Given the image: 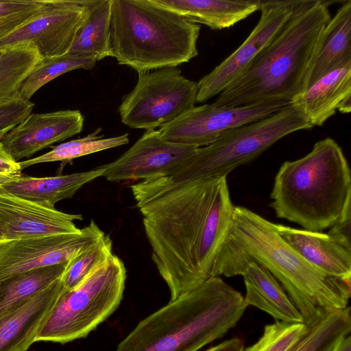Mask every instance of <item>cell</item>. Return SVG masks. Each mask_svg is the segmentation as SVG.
<instances>
[{"label": "cell", "instance_id": "20", "mask_svg": "<svg viewBox=\"0 0 351 351\" xmlns=\"http://www.w3.org/2000/svg\"><path fill=\"white\" fill-rule=\"evenodd\" d=\"M314 126H322L337 110H351V62L328 73L291 101Z\"/></svg>", "mask_w": 351, "mask_h": 351}, {"label": "cell", "instance_id": "2", "mask_svg": "<svg viewBox=\"0 0 351 351\" xmlns=\"http://www.w3.org/2000/svg\"><path fill=\"white\" fill-rule=\"evenodd\" d=\"M273 223L245 207L234 206L211 277L234 276L249 261L263 265L281 284L308 328L331 312L346 308L351 282L308 263L280 238Z\"/></svg>", "mask_w": 351, "mask_h": 351}, {"label": "cell", "instance_id": "29", "mask_svg": "<svg viewBox=\"0 0 351 351\" xmlns=\"http://www.w3.org/2000/svg\"><path fill=\"white\" fill-rule=\"evenodd\" d=\"M351 330L350 308L335 311L309 328L290 351H331Z\"/></svg>", "mask_w": 351, "mask_h": 351}, {"label": "cell", "instance_id": "7", "mask_svg": "<svg viewBox=\"0 0 351 351\" xmlns=\"http://www.w3.org/2000/svg\"><path fill=\"white\" fill-rule=\"evenodd\" d=\"M312 128L300 112L289 104L267 117L228 131L213 143L199 147L165 176L141 181L135 188L148 193L189 181L227 177L283 137Z\"/></svg>", "mask_w": 351, "mask_h": 351}, {"label": "cell", "instance_id": "11", "mask_svg": "<svg viewBox=\"0 0 351 351\" xmlns=\"http://www.w3.org/2000/svg\"><path fill=\"white\" fill-rule=\"evenodd\" d=\"M303 0H261V17L245 41L197 82L196 103L219 95L281 31Z\"/></svg>", "mask_w": 351, "mask_h": 351}, {"label": "cell", "instance_id": "3", "mask_svg": "<svg viewBox=\"0 0 351 351\" xmlns=\"http://www.w3.org/2000/svg\"><path fill=\"white\" fill-rule=\"evenodd\" d=\"M330 4V1L303 0L278 35L214 103L230 107L290 104L300 91L313 50L331 19Z\"/></svg>", "mask_w": 351, "mask_h": 351}, {"label": "cell", "instance_id": "23", "mask_svg": "<svg viewBox=\"0 0 351 351\" xmlns=\"http://www.w3.org/2000/svg\"><path fill=\"white\" fill-rule=\"evenodd\" d=\"M187 21L212 29L229 28L260 10L261 0H154Z\"/></svg>", "mask_w": 351, "mask_h": 351}, {"label": "cell", "instance_id": "37", "mask_svg": "<svg viewBox=\"0 0 351 351\" xmlns=\"http://www.w3.org/2000/svg\"><path fill=\"white\" fill-rule=\"evenodd\" d=\"M331 351H351V337L347 335L343 337Z\"/></svg>", "mask_w": 351, "mask_h": 351}, {"label": "cell", "instance_id": "13", "mask_svg": "<svg viewBox=\"0 0 351 351\" xmlns=\"http://www.w3.org/2000/svg\"><path fill=\"white\" fill-rule=\"evenodd\" d=\"M87 15L84 0H50L41 14L0 39V50L27 45L35 47L41 58L63 56Z\"/></svg>", "mask_w": 351, "mask_h": 351}, {"label": "cell", "instance_id": "38", "mask_svg": "<svg viewBox=\"0 0 351 351\" xmlns=\"http://www.w3.org/2000/svg\"><path fill=\"white\" fill-rule=\"evenodd\" d=\"M7 244L2 227L0 223V247Z\"/></svg>", "mask_w": 351, "mask_h": 351}, {"label": "cell", "instance_id": "35", "mask_svg": "<svg viewBox=\"0 0 351 351\" xmlns=\"http://www.w3.org/2000/svg\"><path fill=\"white\" fill-rule=\"evenodd\" d=\"M350 224L351 202L347 204L338 220L331 226L332 228L329 232L351 241Z\"/></svg>", "mask_w": 351, "mask_h": 351}, {"label": "cell", "instance_id": "24", "mask_svg": "<svg viewBox=\"0 0 351 351\" xmlns=\"http://www.w3.org/2000/svg\"><path fill=\"white\" fill-rule=\"evenodd\" d=\"M88 15L68 53L98 62L110 57V0H84Z\"/></svg>", "mask_w": 351, "mask_h": 351}, {"label": "cell", "instance_id": "39", "mask_svg": "<svg viewBox=\"0 0 351 351\" xmlns=\"http://www.w3.org/2000/svg\"><path fill=\"white\" fill-rule=\"evenodd\" d=\"M1 52H2V50H0V55H1Z\"/></svg>", "mask_w": 351, "mask_h": 351}, {"label": "cell", "instance_id": "30", "mask_svg": "<svg viewBox=\"0 0 351 351\" xmlns=\"http://www.w3.org/2000/svg\"><path fill=\"white\" fill-rule=\"evenodd\" d=\"M112 254V241L110 235L104 234L70 261L62 277L64 289L70 290L78 285Z\"/></svg>", "mask_w": 351, "mask_h": 351}, {"label": "cell", "instance_id": "19", "mask_svg": "<svg viewBox=\"0 0 351 351\" xmlns=\"http://www.w3.org/2000/svg\"><path fill=\"white\" fill-rule=\"evenodd\" d=\"M64 289L61 278L0 317V351H27Z\"/></svg>", "mask_w": 351, "mask_h": 351}, {"label": "cell", "instance_id": "6", "mask_svg": "<svg viewBox=\"0 0 351 351\" xmlns=\"http://www.w3.org/2000/svg\"><path fill=\"white\" fill-rule=\"evenodd\" d=\"M200 29L154 0H110V57L138 73L176 67L197 56Z\"/></svg>", "mask_w": 351, "mask_h": 351}, {"label": "cell", "instance_id": "36", "mask_svg": "<svg viewBox=\"0 0 351 351\" xmlns=\"http://www.w3.org/2000/svg\"><path fill=\"white\" fill-rule=\"evenodd\" d=\"M243 342L239 337H233L212 347L206 351H242Z\"/></svg>", "mask_w": 351, "mask_h": 351}, {"label": "cell", "instance_id": "10", "mask_svg": "<svg viewBox=\"0 0 351 351\" xmlns=\"http://www.w3.org/2000/svg\"><path fill=\"white\" fill-rule=\"evenodd\" d=\"M287 104L270 102L230 107L213 103L193 106L158 131L167 141L205 147L228 131L267 117Z\"/></svg>", "mask_w": 351, "mask_h": 351}, {"label": "cell", "instance_id": "1", "mask_svg": "<svg viewBox=\"0 0 351 351\" xmlns=\"http://www.w3.org/2000/svg\"><path fill=\"white\" fill-rule=\"evenodd\" d=\"M133 196L143 215L152 259L169 287L170 300L210 278L234 208L226 177Z\"/></svg>", "mask_w": 351, "mask_h": 351}, {"label": "cell", "instance_id": "27", "mask_svg": "<svg viewBox=\"0 0 351 351\" xmlns=\"http://www.w3.org/2000/svg\"><path fill=\"white\" fill-rule=\"evenodd\" d=\"M102 128H99L87 136L61 143L51 151L39 156L19 162L21 169L36 164L62 161L97 153L101 151L126 145L129 143L128 133L110 138L99 134Z\"/></svg>", "mask_w": 351, "mask_h": 351}, {"label": "cell", "instance_id": "32", "mask_svg": "<svg viewBox=\"0 0 351 351\" xmlns=\"http://www.w3.org/2000/svg\"><path fill=\"white\" fill-rule=\"evenodd\" d=\"M49 2L50 0L0 1V39L41 14Z\"/></svg>", "mask_w": 351, "mask_h": 351}, {"label": "cell", "instance_id": "14", "mask_svg": "<svg viewBox=\"0 0 351 351\" xmlns=\"http://www.w3.org/2000/svg\"><path fill=\"white\" fill-rule=\"evenodd\" d=\"M198 148L167 141L158 130L145 131L121 156L104 165L103 176L110 182L161 178L182 164Z\"/></svg>", "mask_w": 351, "mask_h": 351}, {"label": "cell", "instance_id": "28", "mask_svg": "<svg viewBox=\"0 0 351 351\" xmlns=\"http://www.w3.org/2000/svg\"><path fill=\"white\" fill-rule=\"evenodd\" d=\"M95 60L67 53L63 56L41 58L21 83L19 96L29 100L43 86L73 70H90L96 65Z\"/></svg>", "mask_w": 351, "mask_h": 351}, {"label": "cell", "instance_id": "34", "mask_svg": "<svg viewBox=\"0 0 351 351\" xmlns=\"http://www.w3.org/2000/svg\"><path fill=\"white\" fill-rule=\"evenodd\" d=\"M22 175L19 162L12 157L0 141V186Z\"/></svg>", "mask_w": 351, "mask_h": 351}, {"label": "cell", "instance_id": "8", "mask_svg": "<svg viewBox=\"0 0 351 351\" xmlns=\"http://www.w3.org/2000/svg\"><path fill=\"white\" fill-rule=\"evenodd\" d=\"M125 278L124 263L112 254L75 287L63 290L36 341L63 344L86 337L117 309Z\"/></svg>", "mask_w": 351, "mask_h": 351}, {"label": "cell", "instance_id": "16", "mask_svg": "<svg viewBox=\"0 0 351 351\" xmlns=\"http://www.w3.org/2000/svg\"><path fill=\"white\" fill-rule=\"evenodd\" d=\"M84 118L80 110H64L30 113L1 141L17 162L36 152L80 134Z\"/></svg>", "mask_w": 351, "mask_h": 351}, {"label": "cell", "instance_id": "5", "mask_svg": "<svg viewBox=\"0 0 351 351\" xmlns=\"http://www.w3.org/2000/svg\"><path fill=\"white\" fill-rule=\"evenodd\" d=\"M270 198L276 216L304 230L331 227L351 202V175L341 147L331 138L279 168Z\"/></svg>", "mask_w": 351, "mask_h": 351}, {"label": "cell", "instance_id": "15", "mask_svg": "<svg viewBox=\"0 0 351 351\" xmlns=\"http://www.w3.org/2000/svg\"><path fill=\"white\" fill-rule=\"evenodd\" d=\"M82 219L70 214L0 191V223L7 244L17 240L80 230L74 221Z\"/></svg>", "mask_w": 351, "mask_h": 351}, {"label": "cell", "instance_id": "18", "mask_svg": "<svg viewBox=\"0 0 351 351\" xmlns=\"http://www.w3.org/2000/svg\"><path fill=\"white\" fill-rule=\"evenodd\" d=\"M349 62H351V1L347 0L323 29L307 63L300 93Z\"/></svg>", "mask_w": 351, "mask_h": 351}, {"label": "cell", "instance_id": "26", "mask_svg": "<svg viewBox=\"0 0 351 351\" xmlns=\"http://www.w3.org/2000/svg\"><path fill=\"white\" fill-rule=\"evenodd\" d=\"M0 55V106L20 98L21 83L41 59L37 49L18 45L1 49Z\"/></svg>", "mask_w": 351, "mask_h": 351}, {"label": "cell", "instance_id": "22", "mask_svg": "<svg viewBox=\"0 0 351 351\" xmlns=\"http://www.w3.org/2000/svg\"><path fill=\"white\" fill-rule=\"evenodd\" d=\"M105 166L93 169L51 177H31L22 175L0 186L7 193L40 205L55 208V204L71 198L84 184L103 176Z\"/></svg>", "mask_w": 351, "mask_h": 351}, {"label": "cell", "instance_id": "17", "mask_svg": "<svg viewBox=\"0 0 351 351\" xmlns=\"http://www.w3.org/2000/svg\"><path fill=\"white\" fill-rule=\"evenodd\" d=\"M280 238L301 257L324 273L351 282V241L323 233L273 223Z\"/></svg>", "mask_w": 351, "mask_h": 351}, {"label": "cell", "instance_id": "25", "mask_svg": "<svg viewBox=\"0 0 351 351\" xmlns=\"http://www.w3.org/2000/svg\"><path fill=\"white\" fill-rule=\"evenodd\" d=\"M70 261L0 280V317L20 307L60 279Z\"/></svg>", "mask_w": 351, "mask_h": 351}, {"label": "cell", "instance_id": "9", "mask_svg": "<svg viewBox=\"0 0 351 351\" xmlns=\"http://www.w3.org/2000/svg\"><path fill=\"white\" fill-rule=\"evenodd\" d=\"M197 93V82L186 78L178 66L138 73L118 112L130 128L155 130L195 106Z\"/></svg>", "mask_w": 351, "mask_h": 351}, {"label": "cell", "instance_id": "4", "mask_svg": "<svg viewBox=\"0 0 351 351\" xmlns=\"http://www.w3.org/2000/svg\"><path fill=\"white\" fill-rule=\"evenodd\" d=\"M247 306L240 292L210 277L139 322L115 351H197L234 326Z\"/></svg>", "mask_w": 351, "mask_h": 351}, {"label": "cell", "instance_id": "12", "mask_svg": "<svg viewBox=\"0 0 351 351\" xmlns=\"http://www.w3.org/2000/svg\"><path fill=\"white\" fill-rule=\"evenodd\" d=\"M104 234L98 225L91 220L77 232L10 242L0 247V280L69 262Z\"/></svg>", "mask_w": 351, "mask_h": 351}, {"label": "cell", "instance_id": "31", "mask_svg": "<svg viewBox=\"0 0 351 351\" xmlns=\"http://www.w3.org/2000/svg\"><path fill=\"white\" fill-rule=\"evenodd\" d=\"M308 330L304 323L276 321L266 325L262 337L242 351H290Z\"/></svg>", "mask_w": 351, "mask_h": 351}, {"label": "cell", "instance_id": "21", "mask_svg": "<svg viewBox=\"0 0 351 351\" xmlns=\"http://www.w3.org/2000/svg\"><path fill=\"white\" fill-rule=\"evenodd\" d=\"M237 275L243 277L247 306L264 311L276 321L304 323L302 315L285 289L263 265L249 261L237 270Z\"/></svg>", "mask_w": 351, "mask_h": 351}, {"label": "cell", "instance_id": "33", "mask_svg": "<svg viewBox=\"0 0 351 351\" xmlns=\"http://www.w3.org/2000/svg\"><path fill=\"white\" fill-rule=\"evenodd\" d=\"M34 107L33 102L21 97L0 106V141L32 112Z\"/></svg>", "mask_w": 351, "mask_h": 351}]
</instances>
